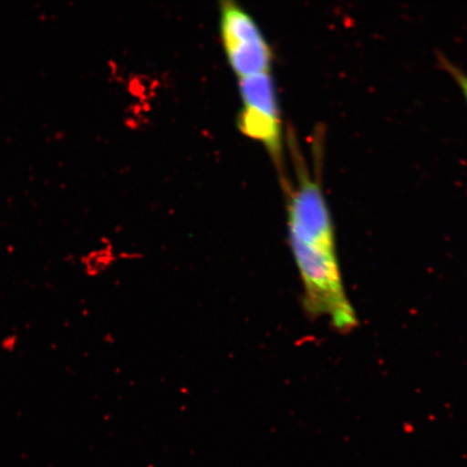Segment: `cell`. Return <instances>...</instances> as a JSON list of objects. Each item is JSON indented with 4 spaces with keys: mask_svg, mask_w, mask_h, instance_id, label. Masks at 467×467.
<instances>
[{
    "mask_svg": "<svg viewBox=\"0 0 467 467\" xmlns=\"http://www.w3.org/2000/svg\"><path fill=\"white\" fill-rule=\"evenodd\" d=\"M239 90L243 101L239 130L265 145L277 161H282V121L271 73L239 79Z\"/></svg>",
    "mask_w": 467,
    "mask_h": 467,
    "instance_id": "cell-3",
    "label": "cell"
},
{
    "mask_svg": "<svg viewBox=\"0 0 467 467\" xmlns=\"http://www.w3.org/2000/svg\"><path fill=\"white\" fill-rule=\"evenodd\" d=\"M441 62L443 68L447 69L449 74L451 75V78L457 81L467 101V74L461 71L458 67L453 66V64L449 62L446 57H441Z\"/></svg>",
    "mask_w": 467,
    "mask_h": 467,
    "instance_id": "cell-4",
    "label": "cell"
},
{
    "mask_svg": "<svg viewBox=\"0 0 467 467\" xmlns=\"http://www.w3.org/2000/svg\"><path fill=\"white\" fill-rule=\"evenodd\" d=\"M221 36L238 79L271 73L272 51L254 17L235 3L221 8Z\"/></svg>",
    "mask_w": 467,
    "mask_h": 467,
    "instance_id": "cell-2",
    "label": "cell"
},
{
    "mask_svg": "<svg viewBox=\"0 0 467 467\" xmlns=\"http://www.w3.org/2000/svg\"><path fill=\"white\" fill-rule=\"evenodd\" d=\"M297 184L288 202L289 244L303 287V309L312 320L326 318L338 334L358 328L338 265L335 227L319 182L297 166Z\"/></svg>",
    "mask_w": 467,
    "mask_h": 467,
    "instance_id": "cell-1",
    "label": "cell"
}]
</instances>
